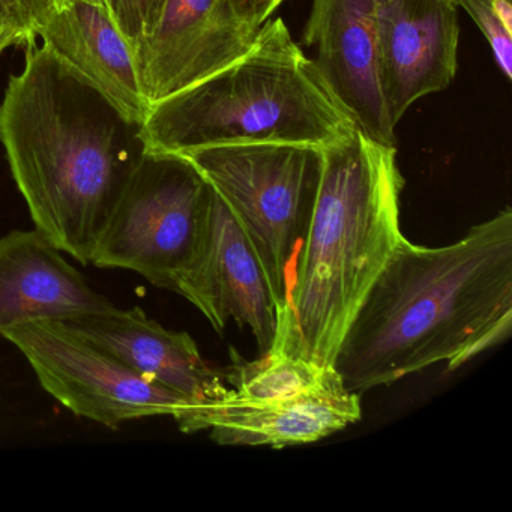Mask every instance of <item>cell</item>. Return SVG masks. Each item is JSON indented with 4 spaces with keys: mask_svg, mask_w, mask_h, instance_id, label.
<instances>
[{
    "mask_svg": "<svg viewBox=\"0 0 512 512\" xmlns=\"http://www.w3.org/2000/svg\"><path fill=\"white\" fill-rule=\"evenodd\" d=\"M512 329V209L460 241L428 248L406 238L350 323L334 368L361 395L445 362L457 370Z\"/></svg>",
    "mask_w": 512,
    "mask_h": 512,
    "instance_id": "cell-1",
    "label": "cell"
},
{
    "mask_svg": "<svg viewBox=\"0 0 512 512\" xmlns=\"http://www.w3.org/2000/svg\"><path fill=\"white\" fill-rule=\"evenodd\" d=\"M0 103V143L35 229L91 265L146 154L140 125L44 46L26 47Z\"/></svg>",
    "mask_w": 512,
    "mask_h": 512,
    "instance_id": "cell-2",
    "label": "cell"
},
{
    "mask_svg": "<svg viewBox=\"0 0 512 512\" xmlns=\"http://www.w3.org/2000/svg\"><path fill=\"white\" fill-rule=\"evenodd\" d=\"M322 152L313 215L271 349L334 367L350 323L404 239V179L397 148L361 128Z\"/></svg>",
    "mask_w": 512,
    "mask_h": 512,
    "instance_id": "cell-3",
    "label": "cell"
},
{
    "mask_svg": "<svg viewBox=\"0 0 512 512\" xmlns=\"http://www.w3.org/2000/svg\"><path fill=\"white\" fill-rule=\"evenodd\" d=\"M358 128L278 17L260 28L236 61L152 104L140 137L146 152L181 154L232 143L325 148Z\"/></svg>",
    "mask_w": 512,
    "mask_h": 512,
    "instance_id": "cell-4",
    "label": "cell"
},
{
    "mask_svg": "<svg viewBox=\"0 0 512 512\" xmlns=\"http://www.w3.org/2000/svg\"><path fill=\"white\" fill-rule=\"evenodd\" d=\"M241 224L265 271L277 311L289 305L323 170L322 148L232 143L181 152Z\"/></svg>",
    "mask_w": 512,
    "mask_h": 512,
    "instance_id": "cell-5",
    "label": "cell"
},
{
    "mask_svg": "<svg viewBox=\"0 0 512 512\" xmlns=\"http://www.w3.org/2000/svg\"><path fill=\"white\" fill-rule=\"evenodd\" d=\"M211 187L178 154L143 155L95 247L91 265L127 269L175 290L196 257Z\"/></svg>",
    "mask_w": 512,
    "mask_h": 512,
    "instance_id": "cell-6",
    "label": "cell"
},
{
    "mask_svg": "<svg viewBox=\"0 0 512 512\" xmlns=\"http://www.w3.org/2000/svg\"><path fill=\"white\" fill-rule=\"evenodd\" d=\"M0 335L25 355L38 382L62 406L106 427L149 416L176 419L193 404L149 382L64 320H29Z\"/></svg>",
    "mask_w": 512,
    "mask_h": 512,
    "instance_id": "cell-7",
    "label": "cell"
},
{
    "mask_svg": "<svg viewBox=\"0 0 512 512\" xmlns=\"http://www.w3.org/2000/svg\"><path fill=\"white\" fill-rule=\"evenodd\" d=\"M260 28L242 0H164L157 22L133 47L149 106L236 61Z\"/></svg>",
    "mask_w": 512,
    "mask_h": 512,
    "instance_id": "cell-8",
    "label": "cell"
},
{
    "mask_svg": "<svg viewBox=\"0 0 512 512\" xmlns=\"http://www.w3.org/2000/svg\"><path fill=\"white\" fill-rule=\"evenodd\" d=\"M173 292L188 299L220 334L233 319L251 329L259 356L271 349L277 331L274 295L241 224L212 188L202 242Z\"/></svg>",
    "mask_w": 512,
    "mask_h": 512,
    "instance_id": "cell-9",
    "label": "cell"
},
{
    "mask_svg": "<svg viewBox=\"0 0 512 512\" xmlns=\"http://www.w3.org/2000/svg\"><path fill=\"white\" fill-rule=\"evenodd\" d=\"M361 395L347 391L337 371L316 388L292 397L250 400L227 397L191 404L176 418L179 430H211L218 445H305L325 439L361 419Z\"/></svg>",
    "mask_w": 512,
    "mask_h": 512,
    "instance_id": "cell-10",
    "label": "cell"
},
{
    "mask_svg": "<svg viewBox=\"0 0 512 512\" xmlns=\"http://www.w3.org/2000/svg\"><path fill=\"white\" fill-rule=\"evenodd\" d=\"M454 0H386L377 10V59L392 125L416 101L451 85L457 74Z\"/></svg>",
    "mask_w": 512,
    "mask_h": 512,
    "instance_id": "cell-11",
    "label": "cell"
},
{
    "mask_svg": "<svg viewBox=\"0 0 512 512\" xmlns=\"http://www.w3.org/2000/svg\"><path fill=\"white\" fill-rule=\"evenodd\" d=\"M377 0H313L304 44L364 133L397 146L379 80Z\"/></svg>",
    "mask_w": 512,
    "mask_h": 512,
    "instance_id": "cell-12",
    "label": "cell"
},
{
    "mask_svg": "<svg viewBox=\"0 0 512 512\" xmlns=\"http://www.w3.org/2000/svg\"><path fill=\"white\" fill-rule=\"evenodd\" d=\"M64 322L149 382L193 404L218 400L232 392L224 374L206 364L187 332L164 328L140 307L121 310L113 305Z\"/></svg>",
    "mask_w": 512,
    "mask_h": 512,
    "instance_id": "cell-13",
    "label": "cell"
},
{
    "mask_svg": "<svg viewBox=\"0 0 512 512\" xmlns=\"http://www.w3.org/2000/svg\"><path fill=\"white\" fill-rule=\"evenodd\" d=\"M112 307L37 229L0 238V334L29 320H70Z\"/></svg>",
    "mask_w": 512,
    "mask_h": 512,
    "instance_id": "cell-14",
    "label": "cell"
},
{
    "mask_svg": "<svg viewBox=\"0 0 512 512\" xmlns=\"http://www.w3.org/2000/svg\"><path fill=\"white\" fill-rule=\"evenodd\" d=\"M38 38L41 46L109 98L125 118L143 124L151 106L140 86L133 49L106 5L65 2L41 26Z\"/></svg>",
    "mask_w": 512,
    "mask_h": 512,
    "instance_id": "cell-15",
    "label": "cell"
},
{
    "mask_svg": "<svg viewBox=\"0 0 512 512\" xmlns=\"http://www.w3.org/2000/svg\"><path fill=\"white\" fill-rule=\"evenodd\" d=\"M334 370L281 350H268L251 362L232 350V365L223 374L236 397L271 400L310 391L325 382Z\"/></svg>",
    "mask_w": 512,
    "mask_h": 512,
    "instance_id": "cell-16",
    "label": "cell"
},
{
    "mask_svg": "<svg viewBox=\"0 0 512 512\" xmlns=\"http://www.w3.org/2000/svg\"><path fill=\"white\" fill-rule=\"evenodd\" d=\"M61 0H0V35L10 46L37 44L38 32Z\"/></svg>",
    "mask_w": 512,
    "mask_h": 512,
    "instance_id": "cell-17",
    "label": "cell"
},
{
    "mask_svg": "<svg viewBox=\"0 0 512 512\" xmlns=\"http://www.w3.org/2000/svg\"><path fill=\"white\" fill-rule=\"evenodd\" d=\"M457 7L464 8L470 19L484 34L496 59L497 67L506 79H512V32H509L494 14L490 0H454Z\"/></svg>",
    "mask_w": 512,
    "mask_h": 512,
    "instance_id": "cell-18",
    "label": "cell"
},
{
    "mask_svg": "<svg viewBox=\"0 0 512 512\" xmlns=\"http://www.w3.org/2000/svg\"><path fill=\"white\" fill-rule=\"evenodd\" d=\"M107 11L131 49L151 31L164 0H104Z\"/></svg>",
    "mask_w": 512,
    "mask_h": 512,
    "instance_id": "cell-19",
    "label": "cell"
},
{
    "mask_svg": "<svg viewBox=\"0 0 512 512\" xmlns=\"http://www.w3.org/2000/svg\"><path fill=\"white\" fill-rule=\"evenodd\" d=\"M257 25L263 26L286 0H242Z\"/></svg>",
    "mask_w": 512,
    "mask_h": 512,
    "instance_id": "cell-20",
    "label": "cell"
},
{
    "mask_svg": "<svg viewBox=\"0 0 512 512\" xmlns=\"http://www.w3.org/2000/svg\"><path fill=\"white\" fill-rule=\"evenodd\" d=\"M494 14L499 17L502 25L512 32V4L511 0H490Z\"/></svg>",
    "mask_w": 512,
    "mask_h": 512,
    "instance_id": "cell-21",
    "label": "cell"
},
{
    "mask_svg": "<svg viewBox=\"0 0 512 512\" xmlns=\"http://www.w3.org/2000/svg\"><path fill=\"white\" fill-rule=\"evenodd\" d=\"M8 47H10V44H8V41L0 35V55H2Z\"/></svg>",
    "mask_w": 512,
    "mask_h": 512,
    "instance_id": "cell-22",
    "label": "cell"
},
{
    "mask_svg": "<svg viewBox=\"0 0 512 512\" xmlns=\"http://www.w3.org/2000/svg\"><path fill=\"white\" fill-rule=\"evenodd\" d=\"M65 2H71V0H61V4H65ZM88 2H94V4L106 5L104 0H88Z\"/></svg>",
    "mask_w": 512,
    "mask_h": 512,
    "instance_id": "cell-23",
    "label": "cell"
},
{
    "mask_svg": "<svg viewBox=\"0 0 512 512\" xmlns=\"http://www.w3.org/2000/svg\"><path fill=\"white\" fill-rule=\"evenodd\" d=\"M377 2H379V5H380V4H383V2H386V0H377Z\"/></svg>",
    "mask_w": 512,
    "mask_h": 512,
    "instance_id": "cell-24",
    "label": "cell"
}]
</instances>
